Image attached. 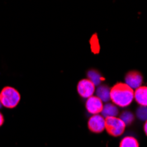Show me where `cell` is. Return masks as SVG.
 <instances>
[{
  "mask_svg": "<svg viewBox=\"0 0 147 147\" xmlns=\"http://www.w3.org/2000/svg\"><path fill=\"white\" fill-rule=\"evenodd\" d=\"M134 100V90L125 83H117L110 89V100L115 106L125 108Z\"/></svg>",
  "mask_w": 147,
  "mask_h": 147,
  "instance_id": "cell-1",
  "label": "cell"
},
{
  "mask_svg": "<svg viewBox=\"0 0 147 147\" xmlns=\"http://www.w3.org/2000/svg\"><path fill=\"white\" fill-rule=\"evenodd\" d=\"M20 93L12 86H5L0 92V102L6 109H14L20 101Z\"/></svg>",
  "mask_w": 147,
  "mask_h": 147,
  "instance_id": "cell-2",
  "label": "cell"
},
{
  "mask_svg": "<svg viewBox=\"0 0 147 147\" xmlns=\"http://www.w3.org/2000/svg\"><path fill=\"white\" fill-rule=\"evenodd\" d=\"M126 125L118 117L105 118V129L113 137H120L125 130Z\"/></svg>",
  "mask_w": 147,
  "mask_h": 147,
  "instance_id": "cell-3",
  "label": "cell"
},
{
  "mask_svg": "<svg viewBox=\"0 0 147 147\" xmlns=\"http://www.w3.org/2000/svg\"><path fill=\"white\" fill-rule=\"evenodd\" d=\"M77 91L78 94L84 99H88L93 95L95 92V86L93 85L88 78L81 79L78 83Z\"/></svg>",
  "mask_w": 147,
  "mask_h": 147,
  "instance_id": "cell-4",
  "label": "cell"
},
{
  "mask_svg": "<svg viewBox=\"0 0 147 147\" xmlns=\"http://www.w3.org/2000/svg\"><path fill=\"white\" fill-rule=\"evenodd\" d=\"M88 128L92 132H102L105 129V118L100 114L92 115L88 121Z\"/></svg>",
  "mask_w": 147,
  "mask_h": 147,
  "instance_id": "cell-5",
  "label": "cell"
},
{
  "mask_svg": "<svg viewBox=\"0 0 147 147\" xmlns=\"http://www.w3.org/2000/svg\"><path fill=\"white\" fill-rule=\"evenodd\" d=\"M143 82V76L137 71H129L125 76V84L131 89L136 90L141 86Z\"/></svg>",
  "mask_w": 147,
  "mask_h": 147,
  "instance_id": "cell-6",
  "label": "cell"
},
{
  "mask_svg": "<svg viewBox=\"0 0 147 147\" xmlns=\"http://www.w3.org/2000/svg\"><path fill=\"white\" fill-rule=\"evenodd\" d=\"M86 108L89 114L91 115H99L101 113L103 109V102L97 96H91L86 100Z\"/></svg>",
  "mask_w": 147,
  "mask_h": 147,
  "instance_id": "cell-7",
  "label": "cell"
},
{
  "mask_svg": "<svg viewBox=\"0 0 147 147\" xmlns=\"http://www.w3.org/2000/svg\"><path fill=\"white\" fill-rule=\"evenodd\" d=\"M134 99L140 105L147 107V86H140L134 92Z\"/></svg>",
  "mask_w": 147,
  "mask_h": 147,
  "instance_id": "cell-8",
  "label": "cell"
},
{
  "mask_svg": "<svg viewBox=\"0 0 147 147\" xmlns=\"http://www.w3.org/2000/svg\"><path fill=\"white\" fill-rule=\"evenodd\" d=\"M110 89L108 86L100 85L96 89V96L102 101L108 103L110 100Z\"/></svg>",
  "mask_w": 147,
  "mask_h": 147,
  "instance_id": "cell-9",
  "label": "cell"
},
{
  "mask_svg": "<svg viewBox=\"0 0 147 147\" xmlns=\"http://www.w3.org/2000/svg\"><path fill=\"white\" fill-rule=\"evenodd\" d=\"M118 115V109L117 107L113 103H106L103 105V109L101 111V115L104 118L108 117H116Z\"/></svg>",
  "mask_w": 147,
  "mask_h": 147,
  "instance_id": "cell-10",
  "label": "cell"
},
{
  "mask_svg": "<svg viewBox=\"0 0 147 147\" xmlns=\"http://www.w3.org/2000/svg\"><path fill=\"white\" fill-rule=\"evenodd\" d=\"M87 76H88V79L95 86H100L102 80H104L103 77L100 75V72H98L97 71L95 70H90L87 73Z\"/></svg>",
  "mask_w": 147,
  "mask_h": 147,
  "instance_id": "cell-11",
  "label": "cell"
},
{
  "mask_svg": "<svg viewBox=\"0 0 147 147\" xmlns=\"http://www.w3.org/2000/svg\"><path fill=\"white\" fill-rule=\"evenodd\" d=\"M120 147H139L138 140L134 137H125L120 143Z\"/></svg>",
  "mask_w": 147,
  "mask_h": 147,
  "instance_id": "cell-12",
  "label": "cell"
},
{
  "mask_svg": "<svg viewBox=\"0 0 147 147\" xmlns=\"http://www.w3.org/2000/svg\"><path fill=\"white\" fill-rule=\"evenodd\" d=\"M120 119L122 120L125 125H129L134 121V115L129 111H125L121 115Z\"/></svg>",
  "mask_w": 147,
  "mask_h": 147,
  "instance_id": "cell-13",
  "label": "cell"
},
{
  "mask_svg": "<svg viewBox=\"0 0 147 147\" xmlns=\"http://www.w3.org/2000/svg\"><path fill=\"white\" fill-rule=\"evenodd\" d=\"M137 116L142 121H147V107L140 106L137 110Z\"/></svg>",
  "mask_w": 147,
  "mask_h": 147,
  "instance_id": "cell-14",
  "label": "cell"
},
{
  "mask_svg": "<svg viewBox=\"0 0 147 147\" xmlns=\"http://www.w3.org/2000/svg\"><path fill=\"white\" fill-rule=\"evenodd\" d=\"M4 122H5V119H4V116H3L2 113H1V112H0V127H1V126L3 125Z\"/></svg>",
  "mask_w": 147,
  "mask_h": 147,
  "instance_id": "cell-15",
  "label": "cell"
},
{
  "mask_svg": "<svg viewBox=\"0 0 147 147\" xmlns=\"http://www.w3.org/2000/svg\"><path fill=\"white\" fill-rule=\"evenodd\" d=\"M144 130L145 134H146V136H147V121H146V122H145V123H144Z\"/></svg>",
  "mask_w": 147,
  "mask_h": 147,
  "instance_id": "cell-16",
  "label": "cell"
},
{
  "mask_svg": "<svg viewBox=\"0 0 147 147\" xmlns=\"http://www.w3.org/2000/svg\"><path fill=\"white\" fill-rule=\"evenodd\" d=\"M2 108V104H1V102H0V109Z\"/></svg>",
  "mask_w": 147,
  "mask_h": 147,
  "instance_id": "cell-17",
  "label": "cell"
}]
</instances>
